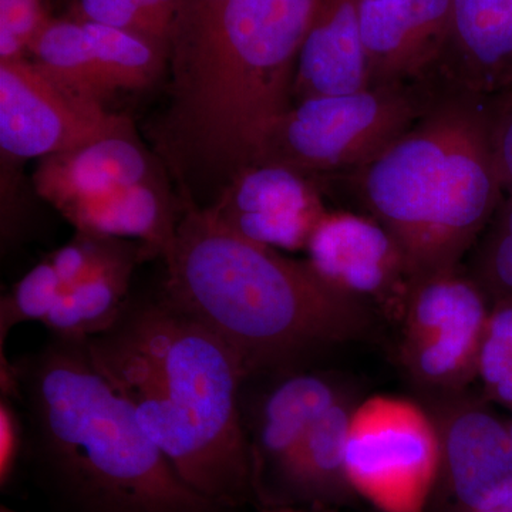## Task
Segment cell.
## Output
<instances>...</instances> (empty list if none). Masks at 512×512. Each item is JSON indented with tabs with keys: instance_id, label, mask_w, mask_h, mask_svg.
<instances>
[{
	"instance_id": "6da1fadb",
	"label": "cell",
	"mask_w": 512,
	"mask_h": 512,
	"mask_svg": "<svg viewBox=\"0 0 512 512\" xmlns=\"http://www.w3.org/2000/svg\"><path fill=\"white\" fill-rule=\"evenodd\" d=\"M163 258L161 295L224 340L247 377L313 366L375 330L376 313L309 261L241 237L194 202L181 201Z\"/></svg>"
},
{
	"instance_id": "7a4b0ae2",
	"label": "cell",
	"mask_w": 512,
	"mask_h": 512,
	"mask_svg": "<svg viewBox=\"0 0 512 512\" xmlns=\"http://www.w3.org/2000/svg\"><path fill=\"white\" fill-rule=\"evenodd\" d=\"M89 343L192 490L222 510L258 501L241 419L247 373L224 340L160 295L128 301L119 323Z\"/></svg>"
},
{
	"instance_id": "3957f363",
	"label": "cell",
	"mask_w": 512,
	"mask_h": 512,
	"mask_svg": "<svg viewBox=\"0 0 512 512\" xmlns=\"http://www.w3.org/2000/svg\"><path fill=\"white\" fill-rule=\"evenodd\" d=\"M25 453L72 512H224L185 483L103 372L89 339L15 360Z\"/></svg>"
},
{
	"instance_id": "277c9868",
	"label": "cell",
	"mask_w": 512,
	"mask_h": 512,
	"mask_svg": "<svg viewBox=\"0 0 512 512\" xmlns=\"http://www.w3.org/2000/svg\"><path fill=\"white\" fill-rule=\"evenodd\" d=\"M352 178L413 282L457 271L503 201L491 100L441 80L416 123Z\"/></svg>"
},
{
	"instance_id": "5b68a950",
	"label": "cell",
	"mask_w": 512,
	"mask_h": 512,
	"mask_svg": "<svg viewBox=\"0 0 512 512\" xmlns=\"http://www.w3.org/2000/svg\"><path fill=\"white\" fill-rule=\"evenodd\" d=\"M440 82L298 101L269 131L256 165H282L312 181L352 177L416 123Z\"/></svg>"
},
{
	"instance_id": "8992f818",
	"label": "cell",
	"mask_w": 512,
	"mask_h": 512,
	"mask_svg": "<svg viewBox=\"0 0 512 512\" xmlns=\"http://www.w3.org/2000/svg\"><path fill=\"white\" fill-rule=\"evenodd\" d=\"M436 423L424 404L375 394L350 420L346 473L380 512H426L439 476Z\"/></svg>"
},
{
	"instance_id": "52a82bcc",
	"label": "cell",
	"mask_w": 512,
	"mask_h": 512,
	"mask_svg": "<svg viewBox=\"0 0 512 512\" xmlns=\"http://www.w3.org/2000/svg\"><path fill=\"white\" fill-rule=\"evenodd\" d=\"M491 302L460 269L414 281L400 318L399 362L424 400L477 380Z\"/></svg>"
},
{
	"instance_id": "ba28073f",
	"label": "cell",
	"mask_w": 512,
	"mask_h": 512,
	"mask_svg": "<svg viewBox=\"0 0 512 512\" xmlns=\"http://www.w3.org/2000/svg\"><path fill=\"white\" fill-rule=\"evenodd\" d=\"M353 389L339 373L315 366L245 379L241 419L256 500L272 504L286 467L308 431Z\"/></svg>"
},
{
	"instance_id": "9c48e42d",
	"label": "cell",
	"mask_w": 512,
	"mask_h": 512,
	"mask_svg": "<svg viewBox=\"0 0 512 512\" xmlns=\"http://www.w3.org/2000/svg\"><path fill=\"white\" fill-rule=\"evenodd\" d=\"M113 136H134L130 121L73 96L26 57L0 62L3 153L45 158Z\"/></svg>"
},
{
	"instance_id": "30bf717a",
	"label": "cell",
	"mask_w": 512,
	"mask_h": 512,
	"mask_svg": "<svg viewBox=\"0 0 512 512\" xmlns=\"http://www.w3.org/2000/svg\"><path fill=\"white\" fill-rule=\"evenodd\" d=\"M439 436V476L454 512H485L512 495V431L484 402L466 392L424 400ZM431 501V500H430Z\"/></svg>"
},
{
	"instance_id": "8fae6325",
	"label": "cell",
	"mask_w": 512,
	"mask_h": 512,
	"mask_svg": "<svg viewBox=\"0 0 512 512\" xmlns=\"http://www.w3.org/2000/svg\"><path fill=\"white\" fill-rule=\"evenodd\" d=\"M306 249L326 282L376 315L400 322L413 278L402 248L379 221L326 212Z\"/></svg>"
},
{
	"instance_id": "7c38bea8",
	"label": "cell",
	"mask_w": 512,
	"mask_h": 512,
	"mask_svg": "<svg viewBox=\"0 0 512 512\" xmlns=\"http://www.w3.org/2000/svg\"><path fill=\"white\" fill-rule=\"evenodd\" d=\"M453 0H360L367 87L441 80Z\"/></svg>"
},
{
	"instance_id": "4fadbf2b",
	"label": "cell",
	"mask_w": 512,
	"mask_h": 512,
	"mask_svg": "<svg viewBox=\"0 0 512 512\" xmlns=\"http://www.w3.org/2000/svg\"><path fill=\"white\" fill-rule=\"evenodd\" d=\"M205 208L241 237L292 251L308 247L328 212L312 180L274 164L248 168Z\"/></svg>"
},
{
	"instance_id": "5bb4252c",
	"label": "cell",
	"mask_w": 512,
	"mask_h": 512,
	"mask_svg": "<svg viewBox=\"0 0 512 512\" xmlns=\"http://www.w3.org/2000/svg\"><path fill=\"white\" fill-rule=\"evenodd\" d=\"M441 79L485 99L512 89V0H453Z\"/></svg>"
},
{
	"instance_id": "9a60e30c",
	"label": "cell",
	"mask_w": 512,
	"mask_h": 512,
	"mask_svg": "<svg viewBox=\"0 0 512 512\" xmlns=\"http://www.w3.org/2000/svg\"><path fill=\"white\" fill-rule=\"evenodd\" d=\"M365 89L367 64L360 33V0H320L296 62L293 104Z\"/></svg>"
},
{
	"instance_id": "2e32d148",
	"label": "cell",
	"mask_w": 512,
	"mask_h": 512,
	"mask_svg": "<svg viewBox=\"0 0 512 512\" xmlns=\"http://www.w3.org/2000/svg\"><path fill=\"white\" fill-rule=\"evenodd\" d=\"M154 164L136 136H113L42 158L33 183L57 211L116 188L153 180Z\"/></svg>"
},
{
	"instance_id": "e0dca14e",
	"label": "cell",
	"mask_w": 512,
	"mask_h": 512,
	"mask_svg": "<svg viewBox=\"0 0 512 512\" xmlns=\"http://www.w3.org/2000/svg\"><path fill=\"white\" fill-rule=\"evenodd\" d=\"M360 399L355 389L350 390L313 424L286 467L271 505L302 503L325 510L355 497L346 473V448L350 420Z\"/></svg>"
},
{
	"instance_id": "ac0fdd59",
	"label": "cell",
	"mask_w": 512,
	"mask_h": 512,
	"mask_svg": "<svg viewBox=\"0 0 512 512\" xmlns=\"http://www.w3.org/2000/svg\"><path fill=\"white\" fill-rule=\"evenodd\" d=\"M60 214L77 232L137 239L154 256H164L173 244L181 204L175 205L153 178L74 202Z\"/></svg>"
},
{
	"instance_id": "d6986e66",
	"label": "cell",
	"mask_w": 512,
	"mask_h": 512,
	"mask_svg": "<svg viewBox=\"0 0 512 512\" xmlns=\"http://www.w3.org/2000/svg\"><path fill=\"white\" fill-rule=\"evenodd\" d=\"M151 256L143 242H128L119 255L66 289L43 325L59 338L92 339L109 332L130 301L128 288L134 268Z\"/></svg>"
},
{
	"instance_id": "ffe728a7",
	"label": "cell",
	"mask_w": 512,
	"mask_h": 512,
	"mask_svg": "<svg viewBox=\"0 0 512 512\" xmlns=\"http://www.w3.org/2000/svg\"><path fill=\"white\" fill-rule=\"evenodd\" d=\"M29 53L47 77L87 103L103 106L104 100L113 94L80 20L50 19L37 33Z\"/></svg>"
},
{
	"instance_id": "44dd1931",
	"label": "cell",
	"mask_w": 512,
	"mask_h": 512,
	"mask_svg": "<svg viewBox=\"0 0 512 512\" xmlns=\"http://www.w3.org/2000/svg\"><path fill=\"white\" fill-rule=\"evenodd\" d=\"M101 74L111 93L143 89L163 70L168 50L164 47L110 26L83 22Z\"/></svg>"
},
{
	"instance_id": "7402d4cb",
	"label": "cell",
	"mask_w": 512,
	"mask_h": 512,
	"mask_svg": "<svg viewBox=\"0 0 512 512\" xmlns=\"http://www.w3.org/2000/svg\"><path fill=\"white\" fill-rule=\"evenodd\" d=\"M180 0H77L76 19L144 37L170 55Z\"/></svg>"
},
{
	"instance_id": "603a6c76",
	"label": "cell",
	"mask_w": 512,
	"mask_h": 512,
	"mask_svg": "<svg viewBox=\"0 0 512 512\" xmlns=\"http://www.w3.org/2000/svg\"><path fill=\"white\" fill-rule=\"evenodd\" d=\"M470 276L491 303L512 299V194L501 201L477 242Z\"/></svg>"
},
{
	"instance_id": "cb8c5ba5",
	"label": "cell",
	"mask_w": 512,
	"mask_h": 512,
	"mask_svg": "<svg viewBox=\"0 0 512 512\" xmlns=\"http://www.w3.org/2000/svg\"><path fill=\"white\" fill-rule=\"evenodd\" d=\"M66 291L52 262H40L0 299V352L13 328L22 323H43Z\"/></svg>"
},
{
	"instance_id": "d4e9b609",
	"label": "cell",
	"mask_w": 512,
	"mask_h": 512,
	"mask_svg": "<svg viewBox=\"0 0 512 512\" xmlns=\"http://www.w3.org/2000/svg\"><path fill=\"white\" fill-rule=\"evenodd\" d=\"M477 380L488 400L512 410V299L491 303Z\"/></svg>"
},
{
	"instance_id": "484cf974",
	"label": "cell",
	"mask_w": 512,
	"mask_h": 512,
	"mask_svg": "<svg viewBox=\"0 0 512 512\" xmlns=\"http://www.w3.org/2000/svg\"><path fill=\"white\" fill-rule=\"evenodd\" d=\"M49 20L43 0H0V62L25 59Z\"/></svg>"
},
{
	"instance_id": "4316f807",
	"label": "cell",
	"mask_w": 512,
	"mask_h": 512,
	"mask_svg": "<svg viewBox=\"0 0 512 512\" xmlns=\"http://www.w3.org/2000/svg\"><path fill=\"white\" fill-rule=\"evenodd\" d=\"M227 0H180L170 46L173 76L183 72Z\"/></svg>"
},
{
	"instance_id": "83f0119b",
	"label": "cell",
	"mask_w": 512,
	"mask_h": 512,
	"mask_svg": "<svg viewBox=\"0 0 512 512\" xmlns=\"http://www.w3.org/2000/svg\"><path fill=\"white\" fill-rule=\"evenodd\" d=\"M25 453V421L16 402L0 396V487L5 490Z\"/></svg>"
},
{
	"instance_id": "f1b7e54d",
	"label": "cell",
	"mask_w": 512,
	"mask_h": 512,
	"mask_svg": "<svg viewBox=\"0 0 512 512\" xmlns=\"http://www.w3.org/2000/svg\"><path fill=\"white\" fill-rule=\"evenodd\" d=\"M491 138L501 185L512 194V89L491 99Z\"/></svg>"
},
{
	"instance_id": "f546056e",
	"label": "cell",
	"mask_w": 512,
	"mask_h": 512,
	"mask_svg": "<svg viewBox=\"0 0 512 512\" xmlns=\"http://www.w3.org/2000/svg\"><path fill=\"white\" fill-rule=\"evenodd\" d=\"M485 512H512V495L508 500H505L504 503Z\"/></svg>"
},
{
	"instance_id": "4dcf8cb0",
	"label": "cell",
	"mask_w": 512,
	"mask_h": 512,
	"mask_svg": "<svg viewBox=\"0 0 512 512\" xmlns=\"http://www.w3.org/2000/svg\"><path fill=\"white\" fill-rule=\"evenodd\" d=\"M266 512H329L326 510H316V508H313V510H301V508H292V507H276L274 510H269Z\"/></svg>"
},
{
	"instance_id": "1f68e13d",
	"label": "cell",
	"mask_w": 512,
	"mask_h": 512,
	"mask_svg": "<svg viewBox=\"0 0 512 512\" xmlns=\"http://www.w3.org/2000/svg\"><path fill=\"white\" fill-rule=\"evenodd\" d=\"M0 512H19V511L12 510V508L6 507V505H2V507H0Z\"/></svg>"
},
{
	"instance_id": "d6a6232c",
	"label": "cell",
	"mask_w": 512,
	"mask_h": 512,
	"mask_svg": "<svg viewBox=\"0 0 512 512\" xmlns=\"http://www.w3.org/2000/svg\"><path fill=\"white\" fill-rule=\"evenodd\" d=\"M510 426H511V431H512V421H511V423H510Z\"/></svg>"
}]
</instances>
